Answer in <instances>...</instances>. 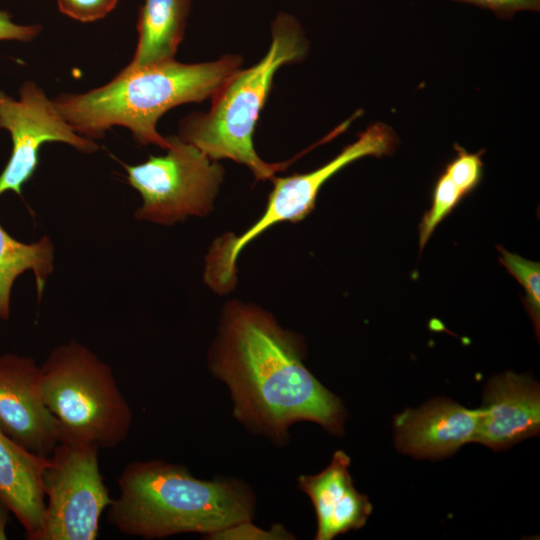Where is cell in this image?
Here are the masks:
<instances>
[{
	"mask_svg": "<svg viewBox=\"0 0 540 540\" xmlns=\"http://www.w3.org/2000/svg\"><path fill=\"white\" fill-rule=\"evenodd\" d=\"M455 2L474 5L493 12L503 20L512 19L518 12L540 11V0H453Z\"/></svg>",
	"mask_w": 540,
	"mask_h": 540,
	"instance_id": "cell-21",
	"label": "cell"
},
{
	"mask_svg": "<svg viewBox=\"0 0 540 540\" xmlns=\"http://www.w3.org/2000/svg\"><path fill=\"white\" fill-rule=\"evenodd\" d=\"M118 486L108 521L128 536L154 539L201 533L209 538L251 521L254 514V497L241 482L197 479L184 466L161 460L129 463Z\"/></svg>",
	"mask_w": 540,
	"mask_h": 540,
	"instance_id": "cell-3",
	"label": "cell"
},
{
	"mask_svg": "<svg viewBox=\"0 0 540 540\" xmlns=\"http://www.w3.org/2000/svg\"><path fill=\"white\" fill-rule=\"evenodd\" d=\"M470 194L447 170L436 181L432 202L419 224V250L425 247L436 227L456 208L461 200Z\"/></svg>",
	"mask_w": 540,
	"mask_h": 540,
	"instance_id": "cell-17",
	"label": "cell"
},
{
	"mask_svg": "<svg viewBox=\"0 0 540 540\" xmlns=\"http://www.w3.org/2000/svg\"><path fill=\"white\" fill-rule=\"evenodd\" d=\"M398 144L399 138L391 126L375 122L321 167L308 173L273 177V189L263 215L243 233H227L213 242L205 260L207 285L220 294L231 291L237 281V259L245 246L275 224L295 223L308 216L322 186L341 169L367 156L391 155Z\"/></svg>",
	"mask_w": 540,
	"mask_h": 540,
	"instance_id": "cell-6",
	"label": "cell"
},
{
	"mask_svg": "<svg viewBox=\"0 0 540 540\" xmlns=\"http://www.w3.org/2000/svg\"><path fill=\"white\" fill-rule=\"evenodd\" d=\"M349 466V456L338 450L323 471L298 479L299 488L309 496L316 512L317 540H331L362 528L372 512L368 497L354 487Z\"/></svg>",
	"mask_w": 540,
	"mask_h": 540,
	"instance_id": "cell-13",
	"label": "cell"
},
{
	"mask_svg": "<svg viewBox=\"0 0 540 540\" xmlns=\"http://www.w3.org/2000/svg\"><path fill=\"white\" fill-rule=\"evenodd\" d=\"M54 269V246L50 238L24 243L12 237L0 225V319L8 320L13 285L27 271L35 277L40 300Z\"/></svg>",
	"mask_w": 540,
	"mask_h": 540,
	"instance_id": "cell-16",
	"label": "cell"
},
{
	"mask_svg": "<svg viewBox=\"0 0 540 540\" xmlns=\"http://www.w3.org/2000/svg\"><path fill=\"white\" fill-rule=\"evenodd\" d=\"M207 539L222 540H279L293 539V536L281 525H275L271 530L254 526L251 521H244L211 535Z\"/></svg>",
	"mask_w": 540,
	"mask_h": 540,
	"instance_id": "cell-19",
	"label": "cell"
},
{
	"mask_svg": "<svg viewBox=\"0 0 540 540\" xmlns=\"http://www.w3.org/2000/svg\"><path fill=\"white\" fill-rule=\"evenodd\" d=\"M99 447L62 440L43 471L45 514L40 540H94L112 499L99 467Z\"/></svg>",
	"mask_w": 540,
	"mask_h": 540,
	"instance_id": "cell-8",
	"label": "cell"
},
{
	"mask_svg": "<svg viewBox=\"0 0 540 540\" xmlns=\"http://www.w3.org/2000/svg\"><path fill=\"white\" fill-rule=\"evenodd\" d=\"M59 10L81 21L92 22L105 17L117 5L118 0H56Z\"/></svg>",
	"mask_w": 540,
	"mask_h": 540,
	"instance_id": "cell-20",
	"label": "cell"
},
{
	"mask_svg": "<svg viewBox=\"0 0 540 540\" xmlns=\"http://www.w3.org/2000/svg\"><path fill=\"white\" fill-rule=\"evenodd\" d=\"M47 463L48 457L28 451L0 430V497L29 540H40L43 529L42 476Z\"/></svg>",
	"mask_w": 540,
	"mask_h": 540,
	"instance_id": "cell-14",
	"label": "cell"
},
{
	"mask_svg": "<svg viewBox=\"0 0 540 540\" xmlns=\"http://www.w3.org/2000/svg\"><path fill=\"white\" fill-rule=\"evenodd\" d=\"M499 260L507 271L522 285L525 296L522 298L527 313L534 325L537 337L540 331V263L511 253L501 246Z\"/></svg>",
	"mask_w": 540,
	"mask_h": 540,
	"instance_id": "cell-18",
	"label": "cell"
},
{
	"mask_svg": "<svg viewBox=\"0 0 540 540\" xmlns=\"http://www.w3.org/2000/svg\"><path fill=\"white\" fill-rule=\"evenodd\" d=\"M40 388L58 422L60 441L108 449L126 440L131 407L111 367L83 344L70 341L50 352L40 366Z\"/></svg>",
	"mask_w": 540,
	"mask_h": 540,
	"instance_id": "cell-5",
	"label": "cell"
},
{
	"mask_svg": "<svg viewBox=\"0 0 540 540\" xmlns=\"http://www.w3.org/2000/svg\"><path fill=\"white\" fill-rule=\"evenodd\" d=\"M40 31L41 26L39 25H19L14 23L9 13L0 10V41L28 42L34 39Z\"/></svg>",
	"mask_w": 540,
	"mask_h": 540,
	"instance_id": "cell-22",
	"label": "cell"
},
{
	"mask_svg": "<svg viewBox=\"0 0 540 540\" xmlns=\"http://www.w3.org/2000/svg\"><path fill=\"white\" fill-rule=\"evenodd\" d=\"M478 409L439 398L417 409H405L394 419L399 451L416 458L440 459L474 442Z\"/></svg>",
	"mask_w": 540,
	"mask_h": 540,
	"instance_id": "cell-12",
	"label": "cell"
},
{
	"mask_svg": "<svg viewBox=\"0 0 540 540\" xmlns=\"http://www.w3.org/2000/svg\"><path fill=\"white\" fill-rule=\"evenodd\" d=\"M308 42L300 23L279 13L271 25V44L252 67L233 73L211 97L205 113H194L180 124L179 138L194 145L212 160L229 159L249 168L256 180L272 179L285 163H268L257 154L253 135L272 88L277 70L301 61Z\"/></svg>",
	"mask_w": 540,
	"mask_h": 540,
	"instance_id": "cell-4",
	"label": "cell"
},
{
	"mask_svg": "<svg viewBox=\"0 0 540 540\" xmlns=\"http://www.w3.org/2000/svg\"><path fill=\"white\" fill-rule=\"evenodd\" d=\"M539 431V384L511 371L491 378L478 408L474 442L498 451L537 436Z\"/></svg>",
	"mask_w": 540,
	"mask_h": 540,
	"instance_id": "cell-11",
	"label": "cell"
},
{
	"mask_svg": "<svg viewBox=\"0 0 540 540\" xmlns=\"http://www.w3.org/2000/svg\"><path fill=\"white\" fill-rule=\"evenodd\" d=\"M10 509L4 500L0 497V540L7 539V523L9 520Z\"/></svg>",
	"mask_w": 540,
	"mask_h": 540,
	"instance_id": "cell-23",
	"label": "cell"
},
{
	"mask_svg": "<svg viewBox=\"0 0 540 540\" xmlns=\"http://www.w3.org/2000/svg\"><path fill=\"white\" fill-rule=\"evenodd\" d=\"M302 355L299 339L270 313L232 301L222 312L209 367L228 386L234 416L272 440H286L288 428L299 421L341 434L344 406L307 369Z\"/></svg>",
	"mask_w": 540,
	"mask_h": 540,
	"instance_id": "cell-1",
	"label": "cell"
},
{
	"mask_svg": "<svg viewBox=\"0 0 540 540\" xmlns=\"http://www.w3.org/2000/svg\"><path fill=\"white\" fill-rule=\"evenodd\" d=\"M192 0H144L139 10L138 41L128 67L174 59L181 43Z\"/></svg>",
	"mask_w": 540,
	"mask_h": 540,
	"instance_id": "cell-15",
	"label": "cell"
},
{
	"mask_svg": "<svg viewBox=\"0 0 540 540\" xmlns=\"http://www.w3.org/2000/svg\"><path fill=\"white\" fill-rule=\"evenodd\" d=\"M0 129L10 133L12 150L0 174V196L6 192L22 195V188L34 175L43 144L61 142L92 153L98 145L78 134L64 119L53 100L34 83L27 82L19 99L0 91Z\"/></svg>",
	"mask_w": 540,
	"mask_h": 540,
	"instance_id": "cell-9",
	"label": "cell"
},
{
	"mask_svg": "<svg viewBox=\"0 0 540 540\" xmlns=\"http://www.w3.org/2000/svg\"><path fill=\"white\" fill-rule=\"evenodd\" d=\"M241 63L239 56L231 54L194 64L172 59L142 67L126 66L101 87L64 94L53 101L73 129L88 139L100 138L113 126H123L140 144L166 150L169 139L156 128L163 114L178 105L211 98Z\"/></svg>",
	"mask_w": 540,
	"mask_h": 540,
	"instance_id": "cell-2",
	"label": "cell"
},
{
	"mask_svg": "<svg viewBox=\"0 0 540 540\" xmlns=\"http://www.w3.org/2000/svg\"><path fill=\"white\" fill-rule=\"evenodd\" d=\"M0 430L28 451L49 457L59 425L40 388V366L28 356L0 355Z\"/></svg>",
	"mask_w": 540,
	"mask_h": 540,
	"instance_id": "cell-10",
	"label": "cell"
},
{
	"mask_svg": "<svg viewBox=\"0 0 540 540\" xmlns=\"http://www.w3.org/2000/svg\"><path fill=\"white\" fill-rule=\"evenodd\" d=\"M168 139L165 155L124 165L128 183L142 197L135 212L140 221L172 225L189 216H206L223 180L224 169L218 161L178 136Z\"/></svg>",
	"mask_w": 540,
	"mask_h": 540,
	"instance_id": "cell-7",
	"label": "cell"
}]
</instances>
